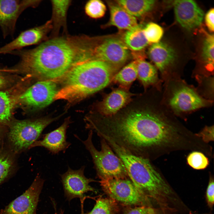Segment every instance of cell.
Returning a JSON list of instances; mask_svg holds the SVG:
<instances>
[{"instance_id": "ac0fdd59", "label": "cell", "mask_w": 214, "mask_h": 214, "mask_svg": "<svg viewBox=\"0 0 214 214\" xmlns=\"http://www.w3.org/2000/svg\"><path fill=\"white\" fill-rule=\"evenodd\" d=\"M133 95L123 89L114 90L100 103V113L104 117L114 116L128 102Z\"/></svg>"}, {"instance_id": "d6986e66", "label": "cell", "mask_w": 214, "mask_h": 214, "mask_svg": "<svg viewBox=\"0 0 214 214\" xmlns=\"http://www.w3.org/2000/svg\"><path fill=\"white\" fill-rule=\"evenodd\" d=\"M110 18L107 26H114L121 30H129L138 24L136 18L130 14L117 3L108 4Z\"/></svg>"}, {"instance_id": "30bf717a", "label": "cell", "mask_w": 214, "mask_h": 214, "mask_svg": "<svg viewBox=\"0 0 214 214\" xmlns=\"http://www.w3.org/2000/svg\"><path fill=\"white\" fill-rule=\"evenodd\" d=\"M148 54L149 58L159 70L163 82L181 78L174 68L177 55L171 46L161 42L153 44L149 48Z\"/></svg>"}, {"instance_id": "d6a6232c", "label": "cell", "mask_w": 214, "mask_h": 214, "mask_svg": "<svg viewBox=\"0 0 214 214\" xmlns=\"http://www.w3.org/2000/svg\"><path fill=\"white\" fill-rule=\"evenodd\" d=\"M124 214H157L155 210L151 207L139 206L126 208Z\"/></svg>"}, {"instance_id": "e0dca14e", "label": "cell", "mask_w": 214, "mask_h": 214, "mask_svg": "<svg viewBox=\"0 0 214 214\" xmlns=\"http://www.w3.org/2000/svg\"><path fill=\"white\" fill-rule=\"evenodd\" d=\"M70 123V120L67 119L60 127L45 134L42 139L35 142L30 148L42 147L54 154L64 152L71 144L66 140L67 130Z\"/></svg>"}, {"instance_id": "8d00e7d4", "label": "cell", "mask_w": 214, "mask_h": 214, "mask_svg": "<svg viewBox=\"0 0 214 214\" xmlns=\"http://www.w3.org/2000/svg\"><path fill=\"white\" fill-rule=\"evenodd\" d=\"M6 83L5 79L3 76L0 75V89L4 86Z\"/></svg>"}, {"instance_id": "2e32d148", "label": "cell", "mask_w": 214, "mask_h": 214, "mask_svg": "<svg viewBox=\"0 0 214 214\" xmlns=\"http://www.w3.org/2000/svg\"><path fill=\"white\" fill-rule=\"evenodd\" d=\"M173 5L176 20L183 28L191 30L201 25L204 13L195 1L176 0Z\"/></svg>"}, {"instance_id": "7a4b0ae2", "label": "cell", "mask_w": 214, "mask_h": 214, "mask_svg": "<svg viewBox=\"0 0 214 214\" xmlns=\"http://www.w3.org/2000/svg\"><path fill=\"white\" fill-rule=\"evenodd\" d=\"M92 44L85 36L56 37L30 49L7 54L20 59L17 67L23 71L49 79L64 76L76 64L90 59Z\"/></svg>"}, {"instance_id": "8fae6325", "label": "cell", "mask_w": 214, "mask_h": 214, "mask_svg": "<svg viewBox=\"0 0 214 214\" xmlns=\"http://www.w3.org/2000/svg\"><path fill=\"white\" fill-rule=\"evenodd\" d=\"M44 182L40 176H37L27 189L1 210L0 214H36Z\"/></svg>"}, {"instance_id": "603a6c76", "label": "cell", "mask_w": 214, "mask_h": 214, "mask_svg": "<svg viewBox=\"0 0 214 214\" xmlns=\"http://www.w3.org/2000/svg\"><path fill=\"white\" fill-rule=\"evenodd\" d=\"M143 25L138 24L127 30L124 37V42L133 51L143 50L149 44L144 32Z\"/></svg>"}, {"instance_id": "277c9868", "label": "cell", "mask_w": 214, "mask_h": 214, "mask_svg": "<svg viewBox=\"0 0 214 214\" xmlns=\"http://www.w3.org/2000/svg\"><path fill=\"white\" fill-rule=\"evenodd\" d=\"M103 139L121 160L129 178L141 193L156 199L165 192L168 184L149 159L131 153L108 139Z\"/></svg>"}, {"instance_id": "ffe728a7", "label": "cell", "mask_w": 214, "mask_h": 214, "mask_svg": "<svg viewBox=\"0 0 214 214\" xmlns=\"http://www.w3.org/2000/svg\"><path fill=\"white\" fill-rule=\"evenodd\" d=\"M135 61L137 62V78L144 88L153 86L157 89L161 91L163 81L159 78L156 67L145 60Z\"/></svg>"}, {"instance_id": "6da1fadb", "label": "cell", "mask_w": 214, "mask_h": 214, "mask_svg": "<svg viewBox=\"0 0 214 214\" xmlns=\"http://www.w3.org/2000/svg\"><path fill=\"white\" fill-rule=\"evenodd\" d=\"M173 114L159 98L155 104L117 116L95 118L89 127L131 153L148 159L155 147L171 142L176 130Z\"/></svg>"}, {"instance_id": "f546056e", "label": "cell", "mask_w": 214, "mask_h": 214, "mask_svg": "<svg viewBox=\"0 0 214 214\" xmlns=\"http://www.w3.org/2000/svg\"><path fill=\"white\" fill-rule=\"evenodd\" d=\"M84 10L86 14L89 17L98 19L104 16L106 11V7L101 0H91L86 3Z\"/></svg>"}, {"instance_id": "4dcf8cb0", "label": "cell", "mask_w": 214, "mask_h": 214, "mask_svg": "<svg viewBox=\"0 0 214 214\" xmlns=\"http://www.w3.org/2000/svg\"><path fill=\"white\" fill-rule=\"evenodd\" d=\"M143 31L149 43L154 44L159 42L163 34V28L158 24L152 22L148 23L144 28Z\"/></svg>"}, {"instance_id": "7c38bea8", "label": "cell", "mask_w": 214, "mask_h": 214, "mask_svg": "<svg viewBox=\"0 0 214 214\" xmlns=\"http://www.w3.org/2000/svg\"><path fill=\"white\" fill-rule=\"evenodd\" d=\"M130 53L124 42L116 38H108L96 43L92 52V60L103 61L116 67L124 64Z\"/></svg>"}, {"instance_id": "9c48e42d", "label": "cell", "mask_w": 214, "mask_h": 214, "mask_svg": "<svg viewBox=\"0 0 214 214\" xmlns=\"http://www.w3.org/2000/svg\"><path fill=\"white\" fill-rule=\"evenodd\" d=\"M39 0H0V29L3 38L13 37L18 20L29 8H36Z\"/></svg>"}, {"instance_id": "5b68a950", "label": "cell", "mask_w": 214, "mask_h": 214, "mask_svg": "<svg viewBox=\"0 0 214 214\" xmlns=\"http://www.w3.org/2000/svg\"><path fill=\"white\" fill-rule=\"evenodd\" d=\"M161 91L163 103L174 114L182 116L210 107L213 101L201 96L193 86L181 78L164 82Z\"/></svg>"}, {"instance_id": "484cf974", "label": "cell", "mask_w": 214, "mask_h": 214, "mask_svg": "<svg viewBox=\"0 0 214 214\" xmlns=\"http://www.w3.org/2000/svg\"><path fill=\"white\" fill-rule=\"evenodd\" d=\"M137 78V62L134 60L115 74L112 80L124 86L128 85Z\"/></svg>"}, {"instance_id": "44dd1931", "label": "cell", "mask_w": 214, "mask_h": 214, "mask_svg": "<svg viewBox=\"0 0 214 214\" xmlns=\"http://www.w3.org/2000/svg\"><path fill=\"white\" fill-rule=\"evenodd\" d=\"M213 34H208L203 43L201 69L194 77L196 76H213L214 73Z\"/></svg>"}, {"instance_id": "e575fe53", "label": "cell", "mask_w": 214, "mask_h": 214, "mask_svg": "<svg viewBox=\"0 0 214 214\" xmlns=\"http://www.w3.org/2000/svg\"><path fill=\"white\" fill-rule=\"evenodd\" d=\"M198 136L202 138L205 142H208L214 140V126H206L199 133Z\"/></svg>"}, {"instance_id": "9a60e30c", "label": "cell", "mask_w": 214, "mask_h": 214, "mask_svg": "<svg viewBox=\"0 0 214 214\" xmlns=\"http://www.w3.org/2000/svg\"><path fill=\"white\" fill-rule=\"evenodd\" d=\"M52 28L50 20L41 25L23 31L11 41L0 47V54H7L10 51L39 44L45 40Z\"/></svg>"}, {"instance_id": "8992f818", "label": "cell", "mask_w": 214, "mask_h": 214, "mask_svg": "<svg viewBox=\"0 0 214 214\" xmlns=\"http://www.w3.org/2000/svg\"><path fill=\"white\" fill-rule=\"evenodd\" d=\"M93 134V131L89 130L84 141L75 136L82 141L91 155L99 178H129L123 163L104 139L100 138L101 150L96 149L92 141Z\"/></svg>"}, {"instance_id": "d590c367", "label": "cell", "mask_w": 214, "mask_h": 214, "mask_svg": "<svg viewBox=\"0 0 214 214\" xmlns=\"http://www.w3.org/2000/svg\"><path fill=\"white\" fill-rule=\"evenodd\" d=\"M214 10L212 8L209 10L205 15V24L208 29L211 32L214 31Z\"/></svg>"}, {"instance_id": "cb8c5ba5", "label": "cell", "mask_w": 214, "mask_h": 214, "mask_svg": "<svg viewBox=\"0 0 214 214\" xmlns=\"http://www.w3.org/2000/svg\"><path fill=\"white\" fill-rule=\"evenodd\" d=\"M116 3L135 17H139L150 11L155 1L152 0L116 1Z\"/></svg>"}, {"instance_id": "3957f363", "label": "cell", "mask_w": 214, "mask_h": 214, "mask_svg": "<svg viewBox=\"0 0 214 214\" xmlns=\"http://www.w3.org/2000/svg\"><path fill=\"white\" fill-rule=\"evenodd\" d=\"M117 68L96 60L79 63L65 74L64 86L58 92L55 98L75 100L95 93L110 83Z\"/></svg>"}, {"instance_id": "83f0119b", "label": "cell", "mask_w": 214, "mask_h": 214, "mask_svg": "<svg viewBox=\"0 0 214 214\" xmlns=\"http://www.w3.org/2000/svg\"><path fill=\"white\" fill-rule=\"evenodd\" d=\"M116 202L110 198L99 197L92 210L86 214H114L118 209Z\"/></svg>"}, {"instance_id": "4316f807", "label": "cell", "mask_w": 214, "mask_h": 214, "mask_svg": "<svg viewBox=\"0 0 214 214\" xmlns=\"http://www.w3.org/2000/svg\"><path fill=\"white\" fill-rule=\"evenodd\" d=\"M198 83L196 88L200 95L204 98L211 101L214 99L213 76H196L194 77Z\"/></svg>"}, {"instance_id": "836d02e7", "label": "cell", "mask_w": 214, "mask_h": 214, "mask_svg": "<svg viewBox=\"0 0 214 214\" xmlns=\"http://www.w3.org/2000/svg\"><path fill=\"white\" fill-rule=\"evenodd\" d=\"M213 179H210L206 191V196L208 204L210 207H212L214 203V185Z\"/></svg>"}, {"instance_id": "f1b7e54d", "label": "cell", "mask_w": 214, "mask_h": 214, "mask_svg": "<svg viewBox=\"0 0 214 214\" xmlns=\"http://www.w3.org/2000/svg\"><path fill=\"white\" fill-rule=\"evenodd\" d=\"M12 107V101L8 93L0 91V122L6 124L10 121Z\"/></svg>"}, {"instance_id": "7402d4cb", "label": "cell", "mask_w": 214, "mask_h": 214, "mask_svg": "<svg viewBox=\"0 0 214 214\" xmlns=\"http://www.w3.org/2000/svg\"><path fill=\"white\" fill-rule=\"evenodd\" d=\"M51 21L54 34L57 32L61 27L66 28L67 13L71 4L70 0H52Z\"/></svg>"}, {"instance_id": "52a82bcc", "label": "cell", "mask_w": 214, "mask_h": 214, "mask_svg": "<svg viewBox=\"0 0 214 214\" xmlns=\"http://www.w3.org/2000/svg\"><path fill=\"white\" fill-rule=\"evenodd\" d=\"M57 118H43L34 120H22L13 122L8 133L10 144L14 153L30 148L44 129Z\"/></svg>"}, {"instance_id": "1f68e13d", "label": "cell", "mask_w": 214, "mask_h": 214, "mask_svg": "<svg viewBox=\"0 0 214 214\" xmlns=\"http://www.w3.org/2000/svg\"><path fill=\"white\" fill-rule=\"evenodd\" d=\"M188 164L194 169L200 170L206 168L209 164L208 158L202 153L193 152L187 158Z\"/></svg>"}, {"instance_id": "ba28073f", "label": "cell", "mask_w": 214, "mask_h": 214, "mask_svg": "<svg viewBox=\"0 0 214 214\" xmlns=\"http://www.w3.org/2000/svg\"><path fill=\"white\" fill-rule=\"evenodd\" d=\"M99 179L103 190L116 202L128 206L150 207L149 198L141 193L128 178Z\"/></svg>"}, {"instance_id": "4fadbf2b", "label": "cell", "mask_w": 214, "mask_h": 214, "mask_svg": "<svg viewBox=\"0 0 214 214\" xmlns=\"http://www.w3.org/2000/svg\"><path fill=\"white\" fill-rule=\"evenodd\" d=\"M58 92L55 82L50 80L35 83L19 97V101L25 106L40 108L50 104Z\"/></svg>"}, {"instance_id": "d4e9b609", "label": "cell", "mask_w": 214, "mask_h": 214, "mask_svg": "<svg viewBox=\"0 0 214 214\" xmlns=\"http://www.w3.org/2000/svg\"><path fill=\"white\" fill-rule=\"evenodd\" d=\"M14 166V159L12 153L0 149V185L11 176Z\"/></svg>"}, {"instance_id": "5bb4252c", "label": "cell", "mask_w": 214, "mask_h": 214, "mask_svg": "<svg viewBox=\"0 0 214 214\" xmlns=\"http://www.w3.org/2000/svg\"><path fill=\"white\" fill-rule=\"evenodd\" d=\"M85 167L83 166L78 169L73 170L69 167L61 175L64 195L69 201L76 198L82 199L84 194L88 191H96L89 185L90 183L95 180L85 176Z\"/></svg>"}]
</instances>
